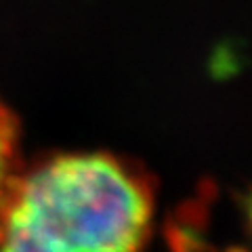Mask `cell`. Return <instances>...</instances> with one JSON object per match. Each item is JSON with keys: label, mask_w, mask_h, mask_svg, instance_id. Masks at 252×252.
Listing matches in <instances>:
<instances>
[{"label": "cell", "mask_w": 252, "mask_h": 252, "mask_svg": "<svg viewBox=\"0 0 252 252\" xmlns=\"http://www.w3.org/2000/svg\"><path fill=\"white\" fill-rule=\"evenodd\" d=\"M149 179L105 152L63 154L15 179L0 208V252H143Z\"/></svg>", "instance_id": "6da1fadb"}, {"label": "cell", "mask_w": 252, "mask_h": 252, "mask_svg": "<svg viewBox=\"0 0 252 252\" xmlns=\"http://www.w3.org/2000/svg\"><path fill=\"white\" fill-rule=\"evenodd\" d=\"M17 162V124L13 114L0 101V208L15 183Z\"/></svg>", "instance_id": "7a4b0ae2"}, {"label": "cell", "mask_w": 252, "mask_h": 252, "mask_svg": "<svg viewBox=\"0 0 252 252\" xmlns=\"http://www.w3.org/2000/svg\"><path fill=\"white\" fill-rule=\"evenodd\" d=\"M246 210H248V223H250V229H252V191H250V198L246 202Z\"/></svg>", "instance_id": "3957f363"}]
</instances>
